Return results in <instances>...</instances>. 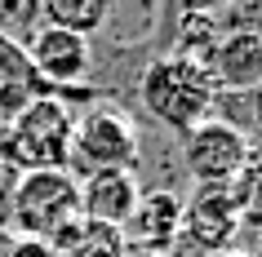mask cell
I'll list each match as a JSON object with an SVG mask.
<instances>
[{"label":"cell","mask_w":262,"mask_h":257,"mask_svg":"<svg viewBox=\"0 0 262 257\" xmlns=\"http://www.w3.org/2000/svg\"><path fill=\"white\" fill-rule=\"evenodd\" d=\"M213 80L200 62L182 54H165L151 58L138 76V102L147 107L151 120H160L173 133H191L195 124L213 120Z\"/></svg>","instance_id":"6da1fadb"},{"label":"cell","mask_w":262,"mask_h":257,"mask_svg":"<svg viewBox=\"0 0 262 257\" xmlns=\"http://www.w3.org/2000/svg\"><path fill=\"white\" fill-rule=\"evenodd\" d=\"M71 137H76V115L62 98L40 94L31 107H23L9 124H0V155L23 169V173H40V169H67L71 160Z\"/></svg>","instance_id":"7a4b0ae2"},{"label":"cell","mask_w":262,"mask_h":257,"mask_svg":"<svg viewBox=\"0 0 262 257\" xmlns=\"http://www.w3.org/2000/svg\"><path fill=\"white\" fill-rule=\"evenodd\" d=\"M14 217L27 235H36V244H49L62 226L80 217V191L71 173L67 169L23 173V182L14 186Z\"/></svg>","instance_id":"3957f363"},{"label":"cell","mask_w":262,"mask_h":257,"mask_svg":"<svg viewBox=\"0 0 262 257\" xmlns=\"http://www.w3.org/2000/svg\"><path fill=\"white\" fill-rule=\"evenodd\" d=\"M71 155L98 173V169H124L134 173V164L142 155V142H138V129L134 120L116 107H94L76 120V137H71Z\"/></svg>","instance_id":"277c9868"},{"label":"cell","mask_w":262,"mask_h":257,"mask_svg":"<svg viewBox=\"0 0 262 257\" xmlns=\"http://www.w3.org/2000/svg\"><path fill=\"white\" fill-rule=\"evenodd\" d=\"M249 164V137L227 120H205L182 133V169L200 186H227Z\"/></svg>","instance_id":"5b68a950"},{"label":"cell","mask_w":262,"mask_h":257,"mask_svg":"<svg viewBox=\"0 0 262 257\" xmlns=\"http://www.w3.org/2000/svg\"><path fill=\"white\" fill-rule=\"evenodd\" d=\"M23 54H27L36 80L45 84V94H49V89H71V84H80L84 76H89V67H94V49H89L84 36L45 27V22L27 31Z\"/></svg>","instance_id":"8992f818"},{"label":"cell","mask_w":262,"mask_h":257,"mask_svg":"<svg viewBox=\"0 0 262 257\" xmlns=\"http://www.w3.org/2000/svg\"><path fill=\"white\" fill-rule=\"evenodd\" d=\"M240 235V217H235L231 191L227 186H200L191 200L182 204V230L178 240H187L200 257L227 253Z\"/></svg>","instance_id":"52a82bcc"},{"label":"cell","mask_w":262,"mask_h":257,"mask_svg":"<svg viewBox=\"0 0 262 257\" xmlns=\"http://www.w3.org/2000/svg\"><path fill=\"white\" fill-rule=\"evenodd\" d=\"M218 94H253L262 89V27H235L213 40L205 62Z\"/></svg>","instance_id":"ba28073f"},{"label":"cell","mask_w":262,"mask_h":257,"mask_svg":"<svg viewBox=\"0 0 262 257\" xmlns=\"http://www.w3.org/2000/svg\"><path fill=\"white\" fill-rule=\"evenodd\" d=\"M76 191H80V217L107 230H124L142 200L138 173H124V169H98Z\"/></svg>","instance_id":"9c48e42d"},{"label":"cell","mask_w":262,"mask_h":257,"mask_svg":"<svg viewBox=\"0 0 262 257\" xmlns=\"http://www.w3.org/2000/svg\"><path fill=\"white\" fill-rule=\"evenodd\" d=\"M129 230L138 240V253H169L182 230V200L173 191H142Z\"/></svg>","instance_id":"30bf717a"},{"label":"cell","mask_w":262,"mask_h":257,"mask_svg":"<svg viewBox=\"0 0 262 257\" xmlns=\"http://www.w3.org/2000/svg\"><path fill=\"white\" fill-rule=\"evenodd\" d=\"M40 94H45V84L36 80V71H31L27 54H23V40L0 31V124H9Z\"/></svg>","instance_id":"8fae6325"},{"label":"cell","mask_w":262,"mask_h":257,"mask_svg":"<svg viewBox=\"0 0 262 257\" xmlns=\"http://www.w3.org/2000/svg\"><path fill=\"white\" fill-rule=\"evenodd\" d=\"M40 22L45 27H58V31H71V36H98L111 18V5L107 0H45L40 9Z\"/></svg>","instance_id":"7c38bea8"},{"label":"cell","mask_w":262,"mask_h":257,"mask_svg":"<svg viewBox=\"0 0 262 257\" xmlns=\"http://www.w3.org/2000/svg\"><path fill=\"white\" fill-rule=\"evenodd\" d=\"M227 191H231L240 230H253V235H258V230H262V155H258V160L249 155V164L227 182Z\"/></svg>","instance_id":"4fadbf2b"},{"label":"cell","mask_w":262,"mask_h":257,"mask_svg":"<svg viewBox=\"0 0 262 257\" xmlns=\"http://www.w3.org/2000/svg\"><path fill=\"white\" fill-rule=\"evenodd\" d=\"M249 107H253V124H262V89L249 94Z\"/></svg>","instance_id":"5bb4252c"},{"label":"cell","mask_w":262,"mask_h":257,"mask_svg":"<svg viewBox=\"0 0 262 257\" xmlns=\"http://www.w3.org/2000/svg\"><path fill=\"white\" fill-rule=\"evenodd\" d=\"M249 257H262V230H258V240H253V253Z\"/></svg>","instance_id":"9a60e30c"},{"label":"cell","mask_w":262,"mask_h":257,"mask_svg":"<svg viewBox=\"0 0 262 257\" xmlns=\"http://www.w3.org/2000/svg\"><path fill=\"white\" fill-rule=\"evenodd\" d=\"M124 257H169V253H138V248H134V253H124Z\"/></svg>","instance_id":"2e32d148"},{"label":"cell","mask_w":262,"mask_h":257,"mask_svg":"<svg viewBox=\"0 0 262 257\" xmlns=\"http://www.w3.org/2000/svg\"><path fill=\"white\" fill-rule=\"evenodd\" d=\"M213 257H249V253H235V248H227V253H213Z\"/></svg>","instance_id":"e0dca14e"}]
</instances>
